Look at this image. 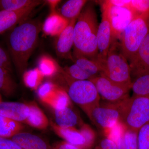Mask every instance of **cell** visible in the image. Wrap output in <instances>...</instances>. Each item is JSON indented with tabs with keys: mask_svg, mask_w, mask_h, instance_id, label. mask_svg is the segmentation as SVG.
<instances>
[{
	"mask_svg": "<svg viewBox=\"0 0 149 149\" xmlns=\"http://www.w3.org/2000/svg\"><path fill=\"white\" fill-rule=\"evenodd\" d=\"M42 26L35 20L25 21L10 30L6 37L8 51L13 66L22 74L38 43Z\"/></svg>",
	"mask_w": 149,
	"mask_h": 149,
	"instance_id": "obj_1",
	"label": "cell"
},
{
	"mask_svg": "<svg viewBox=\"0 0 149 149\" xmlns=\"http://www.w3.org/2000/svg\"><path fill=\"white\" fill-rule=\"evenodd\" d=\"M98 26L95 10L92 3H88L84 7L74 25L73 56L97 59Z\"/></svg>",
	"mask_w": 149,
	"mask_h": 149,
	"instance_id": "obj_2",
	"label": "cell"
},
{
	"mask_svg": "<svg viewBox=\"0 0 149 149\" xmlns=\"http://www.w3.org/2000/svg\"><path fill=\"white\" fill-rule=\"evenodd\" d=\"M120 122L138 131L149 122V96L133 95L120 102Z\"/></svg>",
	"mask_w": 149,
	"mask_h": 149,
	"instance_id": "obj_3",
	"label": "cell"
},
{
	"mask_svg": "<svg viewBox=\"0 0 149 149\" xmlns=\"http://www.w3.org/2000/svg\"><path fill=\"white\" fill-rule=\"evenodd\" d=\"M101 63L102 71L101 74L116 83L131 86L129 63L123 54L120 43L113 41L105 60Z\"/></svg>",
	"mask_w": 149,
	"mask_h": 149,
	"instance_id": "obj_4",
	"label": "cell"
},
{
	"mask_svg": "<svg viewBox=\"0 0 149 149\" xmlns=\"http://www.w3.org/2000/svg\"><path fill=\"white\" fill-rule=\"evenodd\" d=\"M148 34L149 15L135 17L125 28L120 44L123 54L128 62Z\"/></svg>",
	"mask_w": 149,
	"mask_h": 149,
	"instance_id": "obj_5",
	"label": "cell"
},
{
	"mask_svg": "<svg viewBox=\"0 0 149 149\" xmlns=\"http://www.w3.org/2000/svg\"><path fill=\"white\" fill-rule=\"evenodd\" d=\"M70 98L82 109L86 114L100 104L99 93L94 83L90 80L72 79L68 84Z\"/></svg>",
	"mask_w": 149,
	"mask_h": 149,
	"instance_id": "obj_6",
	"label": "cell"
},
{
	"mask_svg": "<svg viewBox=\"0 0 149 149\" xmlns=\"http://www.w3.org/2000/svg\"><path fill=\"white\" fill-rule=\"evenodd\" d=\"M89 80L95 86L100 97L109 102H119L129 97L131 86L116 83L102 74Z\"/></svg>",
	"mask_w": 149,
	"mask_h": 149,
	"instance_id": "obj_7",
	"label": "cell"
},
{
	"mask_svg": "<svg viewBox=\"0 0 149 149\" xmlns=\"http://www.w3.org/2000/svg\"><path fill=\"white\" fill-rule=\"evenodd\" d=\"M87 116L98 128L104 130L109 129L120 122V102L100 104Z\"/></svg>",
	"mask_w": 149,
	"mask_h": 149,
	"instance_id": "obj_8",
	"label": "cell"
},
{
	"mask_svg": "<svg viewBox=\"0 0 149 149\" xmlns=\"http://www.w3.org/2000/svg\"><path fill=\"white\" fill-rule=\"evenodd\" d=\"M101 5L102 20L97 33L98 55L97 60L103 63L105 60L112 43L115 40L113 38L108 6L105 1H102Z\"/></svg>",
	"mask_w": 149,
	"mask_h": 149,
	"instance_id": "obj_9",
	"label": "cell"
},
{
	"mask_svg": "<svg viewBox=\"0 0 149 149\" xmlns=\"http://www.w3.org/2000/svg\"><path fill=\"white\" fill-rule=\"evenodd\" d=\"M105 1L108 6L113 38L116 41L120 39L125 28L135 17L129 8L111 6Z\"/></svg>",
	"mask_w": 149,
	"mask_h": 149,
	"instance_id": "obj_10",
	"label": "cell"
},
{
	"mask_svg": "<svg viewBox=\"0 0 149 149\" xmlns=\"http://www.w3.org/2000/svg\"><path fill=\"white\" fill-rule=\"evenodd\" d=\"M131 77L135 78L149 74V34L129 62Z\"/></svg>",
	"mask_w": 149,
	"mask_h": 149,
	"instance_id": "obj_11",
	"label": "cell"
},
{
	"mask_svg": "<svg viewBox=\"0 0 149 149\" xmlns=\"http://www.w3.org/2000/svg\"><path fill=\"white\" fill-rule=\"evenodd\" d=\"M35 6L16 11L0 10V34L9 31L26 20Z\"/></svg>",
	"mask_w": 149,
	"mask_h": 149,
	"instance_id": "obj_12",
	"label": "cell"
},
{
	"mask_svg": "<svg viewBox=\"0 0 149 149\" xmlns=\"http://www.w3.org/2000/svg\"><path fill=\"white\" fill-rule=\"evenodd\" d=\"M27 104L17 102H0V115L19 123H25L29 114Z\"/></svg>",
	"mask_w": 149,
	"mask_h": 149,
	"instance_id": "obj_13",
	"label": "cell"
},
{
	"mask_svg": "<svg viewBox=\"0 0 149 149\" xmlns=\"http://www.w3.org/2000/svg\"><path fill=\"white\" fill-rule=\"evenodd\" d=\"M77 19L70 21L65 29L58 35L56 45V52L61 58L72 59L70 53L74 46V29Z\"/></svg>",
	"mask_w": 149,
	"mask_h": 149,
	"instance_id": "obj_14",
	"label": "cell"
},
{
	"mask_svg": "<svg viewBox=\"0 0 149 149\" xmlns=\"http://www.w3.org/2000/svg\"><path fill=\"white\" fill-rule=\"evenodd\" d=\"M50 125L56 134L68 143L82 148L91 149L87 148L83 135L74 127L62 128L52 122H51Z\"/></svg>",
	"mask_w": 149,
	"mask_h": 149,
	"instance_id": "obj_15",
	"label": "cell"
},
{
	"mask_svg": "<svg viewBox=\"0 0 149 149\" xmlns=\"http://www.w3.org/2000/svg\"><path fill=\"white\" fill-rule=\"evenodd\" d=\"M70 22L56 12L50 14L42 25L46 35L58 36L69 24Z\"/></svg>",
	"mask_w": 149,
	"mask_h": 149,
	"instance_id": "obj_16",
	"label": "cell"
},
{
	"mask_svg": "<svg viewBox=\"0 0 149 149\" xmlns=\"http://www.w3.org/2000/svg\"><path fill=\"white\" fill-rule=\"evenodd\" d=\"M24 149H51V146L39 136L20 132L10 139Z\"/></svg>",
	"mask_w": 149,
	"mask_h": 149,
	"instance_id": "obj_17",
	"label": "cell"
},
{
	"mask_svg": "<svg viewBox=\"0 0 149 149\" xmlns=\"http://www.w3.org/2000/svg\"><path fill=\"white\" fill-rule=\"evenodd\" d=\"M27 105L29 112L25 123L40 130L47 129L49 125V121L42 111L35 102H31Z\"/></svg>",
	"mask_w": 149,
	"mask_h": 149,
	"instance_id": "obj_18",
	"label": "cell"
},
{
	"mask_svg": "<svg viewBox=\"0 0 149 149\" xmlns=\"http://www.w3.org/2000/svg\"><path fill=\"white\" fill-rule=\"evenodd\" d=\"M54 110L56 124L62 128L74 127L79 122L78 116L69 107Z\"/></svg>",
	"mask_w": 149,
	"mask_h": 149,
	"instance_id": "obj_19",
	"label": "cell"
},
{
	"mask_svg": "<svg viewBox=\"0 0 149 149\" xmlns=\"http://www.w3.org/2000/svg\"><path fill=\"white\" fill-rule=\"evenodd\" d=\"M88 1L70 0L65 3L61 9V15L70 21L77 19Z\"/></svg>",
	"mask_w": 149,
	"mask_h": 149,
	"instance_id": "obj_20",
	"label": "cell"
},
{
	"mask_svg": "<svg viewBox=\"0 0 149 149\" xmlns=\"http://www.w3.org/2000/svg\"><path fill=\"white\" fill-rule=\"evenodd\" d=\"M74 63L80 67L93 77L97 76L102 71V63L97 60L91 59L81 56H73Z\"/></svg>",
	"mask_w": 149,
	"mask_h": 149,
	"instance_id": "obj_21",
	"label": "cell"
},
{
	"mask_svg": "<svg viewBox=\"0 0 149 149\" xmlns=\"http://www.w3.org/2000/svg\"><path fill=\"white\" fill-rule=\"evenodd\" d=\"M21 123L11 120L0 115V137L11 139L24 129Z\"/></svg>",
	"mask_w": 149,
	"mask_h": 149,
	"instance_id": "obj_22",
	"label": "cell"
},
{
	"mask_svg": "<svg viewBox=\"0 0 149 149\" xmlns=\"http://www.w3.org/2000/svg\"><path fill=\"white\" fill-rule=\"evenodd\" d=\"M11 73L7 69L0 66V92L7 97L13 96L16 91L17 84Z\"/></svg>",
	"mask_w": 149,
	"mask_h": 149,
	"instance_id": "obj_23",
	"label": "cell"
},
{
	"mask_svg": "<svg viewBox=\"0 0 149 149\" xmlns=\"http://www.w3.org/2000/svg\"><path fill=\"white\" fill-rule=\"evenodd\" d=\"M42 2L36 0H0V10L16 11L34 6H37Z\"/></svg>",
	"mask_w": 149,
	"mask_h": 149,
	"instance_id": "obj_24",
	"label": "cell"
},
{
	"mask_svg": "<svg viewBox=\"0 0 149 149\" xmlns=\"http://www.w3.org/2000/svg\"><path fill=\"white\" fill-rule=\"evenodd\" d=\"M38 67L45 77H54L61 71L62 68L52 57L47 55L42 56L38 61Z\"/></svg>",
	"mask_w": 149,
	"mask_h": 149,
	"instance_id": "obj_25",
	"label": "cell"
},
{
	"mask_svg": "<svg viewBox=\"0 0 149 149\" xmlns=\"http://www.w3.org/2000/svg\"><path fill=\"white\" fill-rule=\"evenodd\" d=\"M70 101L67 92L59 86L46 104L53 109H61L69 107Z\"/></svg>",
	"mask_w": 149,
	"mask_h": 149,
	"instance_id": "obj_26",
	"label": "cell"
},
{
	"mask_svg": "<svg viewBox=\"0 0 149 149\" xmlns=\"http://www.w3.org/2000/svg\"><path fill=\"white\" fill-rule=\"evenodd\" d=\"M44 75L38 68L25 71L23 74L24 85L32 90H37L42 84Z\"/></svg>",
	"mask_w": 149,
	"mask_h": 149,
	"instance_id": "obj_27",
	"label": "cell"
},
{
	"mask_svg": "<svg viewBox=\"0 0 149 149\" xmlns=\"http://www.w3.org/2000/svg\"><path fill=\"white\" fill-rule=\"evenodd\" d=\"M131 89L133 95L149 96V74L135 78L132 81Z\"/></svg>",
	"mask_w": 149,
	"mask_h": 149,
	"instance_id": "obj_28",
	"label": "cell"
},
{
	"mask_svg": "<svg viewBox=\"0 0 149 149\" xmlns=\"http://www.w3.org/2000/svg\"><path fill=\"white\" fill-rule=\"evenodd\" d=\"M59 87L53 82L47 81L42 83L37 89V95L43 102L46 104L53 95Z\"/></svg>",
	"mask_w": 149,
	"mask_h": 149,
	"instance_id": "obj_29",
	"label": "cell"
},
{
	"mask_svg": "<svg viewBox=\"0 0 149 149\" xmlns=\"http://www.w3.org/2000/svg\"><path fill=\"white\" fill-rule=\"evenodd\" d=\"M128 8L135 17L149 15V0H130Z\"/></svg>",
	"mask_w": 149,
	"mask_h": 149,
	"instance_id": "obj_30",
	"label": "cell"
},
{
	"mask_svg": "<svg viewBox=\"0 0 149 149\" xmlns=\"http://www.w3.org/2000/svg\"><path fill=\"white\" fill-rule=\"evenodd\" d=\"M63 69L70 77L74 80H89L92 78L91 75L75 63L69 67H67Z\"/></svg>",
	"mask_w": 149,
	"mask_h": 149,
	"instance_id": "obj_31",
	"label": "cell"
},
{
	"mask_svg": "<svg viewBox=\"0 0 149 149\" xmlns=\"http://www.w3.org/2000/svg\"><path fill=\"white\" fill-rule=\"evenodd\" d=\"M138 133L125 128L123 137L125 149H138Z\"/></svg>",
	"mask_w": 149,
	"mask_h": 149,
	"instance_id": "obj_32",
	"label": "cell"
},
{
	"mask_svg": "<svg viewBox=\"0 0 149 149\" xmlns=\"http://www.w3.org/2000/svg\"><path fill=\"white\" fill-rule=\"evenodd\" d=\"M138 149H149V122L138 131Z\"/></svg>",
	"mask_w": 149,
	"mask_h": 149,
	"instance_id": "obj_33",
	"label": "cell"
},
{
	"mask_svg": "<svg viewBox=\"0 0 149 149\" xmlns=\"http://www.w3.org/2000/svg\"><path fill=\"white\" fill-rule=\"evenodd\" d=\"M86 142V146L88 149H92L95 140V133L93 129L88 124H83L80 130Z\"/></svg>",
	"mask_w": 149,
	"mask_h": 149,
	"instance_id": "obj_34",
	"label": "cell"
},
{
	"mask_svg": "<svg viewBox=\"0 0 149 149\" xmlns=\"http://www.w3.org/2000/svg\"><path fill=\"white\" fill-rule=\"evenodd\" d=\"M0 66L7 69L11 72L13 71V65L8 51L0 45Z\"/></svg>",
	"mask_w": 149,
	"mask_h": 149,
	"instance_id": "obj_35",
	"label": "cell"
},
{
	"mask_svg": "<svg viewBox=\"0 0 149 149\" xmlns=\"http://www.w3.org/2000/svg\"><path fill=\"white\" fill-rule=\"evenodd\" d=\"M98 146L101 149H118L116 143L107 137L102 139Z\"/></svg>",
	"mask_w": 149,
	"mask_h": 149,
	"instance_id": "obj_36",
	"label": "cell"
},
{
	"mask_svg": "<svg viewBox=\"0 0 149 149\" xmlns=\"http://www.w3.org/2000/svg\"><path fill=\"white\" fill-rule=\"evenodd\" d=\"M51 149H85L76 146L66 141L58 142L51 147Z\"/></svg>",
	"mask_w": 149,
	"mask_h": 149,
	"instance_id": "obj_37",
	"label": "cell"
},
{
	"mask_svg": "<svg viewBox=\"0 0 149 149\" xmlns=\"http://www.w3.org/2000/svg\"><path fill=\"white\" fill-rule=\"evenodd\" d=\"M107 1L111 6L128 8L130 0H107Z\"/></svg>",
	"mask_w": 149,
	"mask_h": 149,
	"instance_id": "obj_38",
	"label": "cell"
},
{
	"mask_svg": "<svg viewBox=\"0 0 149 149\" xmlns=\"http://www.w3.org/2000/svg\"><path fill=\"white\" fill-rule=\"evenodd\" d=\"M61 1H59V0H48V1H46V2L48 3V5L49 6L51 13L56 12V7Z\"/></svg>",
	"mask_w": 149,
	"mask_h": 149,
	"instance_id": "obj_39",
	"label": "cell"
},
{
	"mask_svg": "<svg viewBox=\"0 0 149 149\" xmlns=\"http://www.w3.org/2000/svg\"><path fill=\"white\" fill-rule=\"evenodd\" d=\"M123 134L115 141V142L117 144L118 149H125L124 143H123Z\"/></svg>",
	"mask_w": 149,
	"mask_h": 149,
	"instance_id": "obj_40",
	"label": "cell"
},
{
	"mask_svg": "<svg viewBox=\"0 0 149 149\" xmlns=\"http://www.w3.org/2000/svg\"><path fill=\"white\" fill-rule=\"evenodd\" d=\"M95 149H101L100 148V147L99 146H97V147H95Z\"/></svg>",
	"mask_w": 149,
	"mask_h": 149,
	"instance_id": "obj_41",
	"label": "cell"
},
{
	"mask_svg": "<svg viewBox=\"0 0 149 149\" xmlns=\"http://www.w3.org/2000/svg\"><path fill=\"white\" fill-rule=\"evenodd\" d=\"M2 101L1 97V95H0V102Z\"/></svg>",
	"mask_w": 149,
	"mask_h": 149,
	"instance_id": "obj_42",
	"label": "cell"
}]
</instances>
